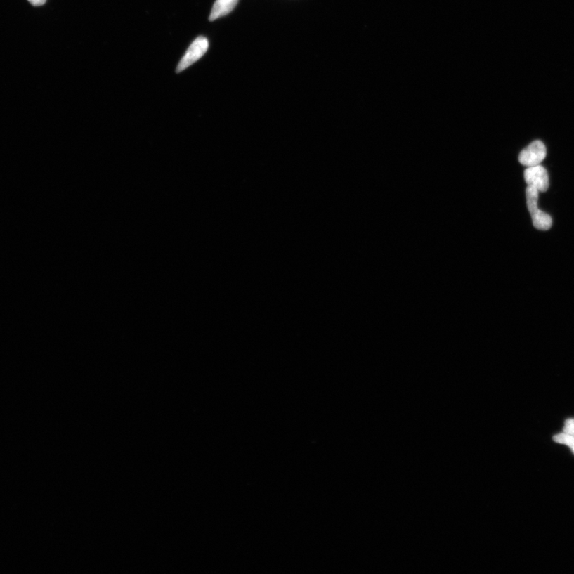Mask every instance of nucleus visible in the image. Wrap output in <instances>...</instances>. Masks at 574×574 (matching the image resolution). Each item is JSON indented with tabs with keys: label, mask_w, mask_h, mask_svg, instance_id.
<instances>
[{
	"label": "nucleus",
	"mask_w": 574,
	"mask_h": 574,
	"mask_svg": "<svg viewBox=\"0 0 574 574\" xmlns=\"http://www.w3.org/2000/svg\"><path fill=\"white\" fill-rule=\"evenodd\" d=\"M538 190L531 186H528L526 190V204L530 213L533 224L538 230H547L552 227V218L542 211L537 207Z\"/></svg>",
	"instance_id": "obj_1"
},
{
	"label": "nucleus",
	"mask_w": 574,
	"mask_h": 574,
	"mask_svg": "<svg viewBox=\"0 0 574 574\" xmlns=\"http://www.w3.org/2000/svg\"><path fill=\"white\" fill-rule=\"evenodd\" d=\"M209 41L205 37H200L195 39L194 42L189 46L185 55L181 58L178 66H177L176 73L182 72V71L185 70L197 62L199 59L205 55L209 49Z\"/></svg>",
	"instance_id": "obj_2"
},
{
	"label": "nucleus",
	"mask_w": 574,
	"mask_h": 574,
	"mask_svg": "<svg viewBox=\"0 0 574 574\" xmlns=\"http://www.w3.org/2000/svg\"><path fill=\"white\" fill-rule=\"evenodd\" d=\"M547 157V148L541 141H535L520 152L518 161L526 167L540 165Z\"/></svg>",
	"instance_id": "obj_3"
},
{
	"label": "nucleus",
	"mask_w": 574,
	"mask_h": 574,
	"mask_svg": "<svg viewBox=\"0 0 574 574\" xmlns=\"http://www.w3.org/2000/svg\"><path fill=\"white\" fill-rule=\"evenodd\" d=\"M524 178L528 186L536 188L538 192L545 193L548 190L549 183L547 170L540 164L526 169Z\"/></svg>",
	"instance_id": "obj_4"
},
{
	"label": "nucleus",
	"mask_w": 574,
	"mask_h": 574,
	"mask_svg": "<svg viewBox=\"0 0 574 574\" xmlns=\"http://www.w3.org/2000/svg\"><path fill=\"white\" fill-rule=\"evenodd\" d=\"M238 1L239 0H216L211 11L210 21L229 14L236 7Z\"/></svg>",
	"instance_id": "obj_5"
},
{
	"label": "nucleus",
	"mask_w": 574,
	"mask_h": 574,
	"mask_svg": "<svg viewBox=\"0 0 574 574\" xmlns=\"http://www.w3.org/2000/svg\"><path fill=\"white\" fill-rule=\"evenodd\" d=\"M556 443L569 446L574 454V436L566 433H561L554 437Z\"/></svg>",
	"instance_id": "obj_6"
},
{
	"label": "nucleus",
	"mask_w": 574,
	"mask_h": 574,
	"mask_svg": "<svg viewBox=\"0 0 574 574\" xmlns=\"http://www.w3.org/2000/svg\"><path fill=\"white\" fill-rule=\"evenodd\" d=\"M564 433L574 436V419H568L565 423Z\"/></svg>",
	"instance_id": "obj_7"
},
{
	"label": "nucleus",
	"mask_w": 574,
	"mask_h": 574,
	"mask_svg": "<svg viewBox=\"0 0 574 574\" xmlns=\"http://www.w3.org/2000/svg\"><path fill=\"white\" fill-rule=\"evenodd\" d=\"M28 1L35 6V7H39V6L45 4L46 0H28Z\"/></svg>",
	"instance_id": "obj_8"
}]
</instances>
